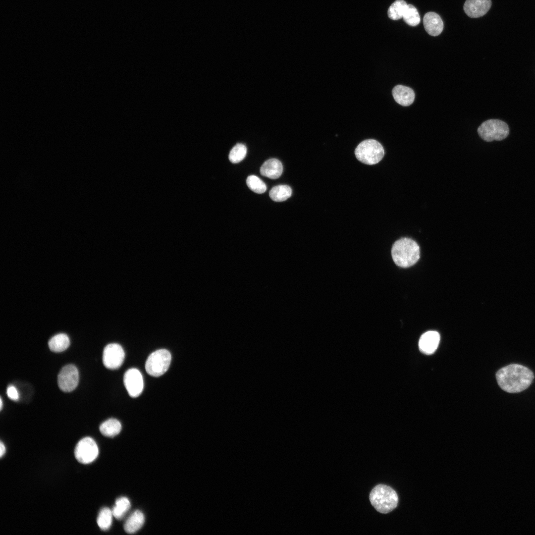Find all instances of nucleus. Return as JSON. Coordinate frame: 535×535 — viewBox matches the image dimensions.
I'll return each instance as SVG.
<instances>
[{"instance_id":"obj_14","label":"nucleus","mask_w":535,"mask_h":535,"mask_svg":"<svg viewBox=\"0 0 535 535\" xmlns=\"http://www.w3.org/2000/svg\"><path fill=\"white\" fill-rule=\"evenodd\" d=\"M392 94L396 103L402 106L411 105L415 99L413 90L410 87L402 85L395 86L392 89Z\"/></svg>"},{"instance_id":"obj_24","label":"nucleus","mask_w":535,"mask_h":535,"mask_svg":"<svg viewBox=\"0 0 535 535\" xmlns=\"http://www.w3.org/2000/svg\"><path fill=\"white\" fill-rule=\"evenodd\" d=\"M246 153V147L243 144H237L229 153V160L233 163H238L245 158Z\"/></svg>"},{"instance_id":"obj_6","label":"nucleus","mask_w":535,"mask_h":535,"mask_svg":"<svg viewBox=\"0 0 535 535\" xmlns=\"http://www.w3.org/2000/svg\"><path fill=\"white\" fill-rule=\"evenodd\" d=\"M171 360L170 353L167 350L161 349L151 353L147 358L145 364L147 373L153 376H160L168 370Z\"/></svg>"},{"instance_id":"obj_15","label":"nucleus","mask_w":535,"mask_h":535,"mask_svg":"<svg viewBox=\"0 0 535 535\" xmlns=\"http://www.w3.org/2000/svg\"><path fill=\"white\" fill-rule=\"evenodd\" d=\"M282 171V164L276 159H270L267 160L260 168V173L263 176L272 179L279 178Z\"/></svg>"},{"instance_id":"obj_16","label":"nucleus","mask_w":535,"mask_h":535,"mask_svg":"<svg viewBox=\"0 0 535 535\" xmlns=\"http://www.w3.org/2000/svg\"><path fill=\"white\" fill-rule=\"evenodd\" d=\"M145 517L140 510L134 511L127 519L124 525L125 531L128 534L137 532L143 525Z\"/></svg>"},{"instance_id":"obj_4","label":"nucleus","mask_w":535,"mask_h":535,"mask_svg":"<svg viewBox=\"0 0 535 535\" xmlns=\"http://www.w3.org/2000/svg\"><path fill=\"white\" fill-rule=\"evenodd\" d=\"M356 159L367 165H374L382 160L384 156V149L377 141L366 139L358 144L354 151Z\"/></svg>"},{"instance_id":"obj_8","label":"nucleus","mask_w":535,"mask_h":535,"mask_svg":"<svg viewBox=\"0 0 535 535\" xmlns=\"http://www.w3.org/2000/svg\"><path fill=\"white\" fill-rule=\"evenodd\" d=\"M125 353L122 347L118 344L110 343L104 348L103 362L107 369H117L122 365Z\"/></svg>"},{"instance_id":"obj_7","label":"nucleus","mask_w":535,"mask_h":535,"mask_svg":"<svg viewBox=\"0 0 535 535\" xmlns=\"http://www.w3.org/2000/svg\"><path fill=\"white\" fill-rule=\"evenodd\" d=\"M99 449L94 440L90 437L81 439L77 444L74 455L77 461L82 464L93 462L98 457Z\"/></svg>"},{"instance_id":"obj_27","label":"nucleus","mask_w":535,"mask_h":535,"mask_svg":"<svg viewBox=\"0 0 535 535\" xmlns=\"http://www.w3.org/2000/svg\"><path fill=\"white\" fill-rule=\"evenodd\" d=\"M0 457L1 458L5 452V447L2 441L0 443Z\"/></svg>"},{"instance_id":"obj_20","label":"nucleus","mask_w":535,"mask_h":535,"mask_svg":"<svg viewBox=\"0 0 535 535\" xmlns=\"http://www.w3.org/2000/svg\"><path fill=\"white\" fill-rule=\"evenodd\" d=\"M407 4L404 0H395L388 8V17L394 20L403 18Z\"/></svg>"},{"instance_id":"obj_3","label":"nucleus","mask_w":535,"mask_h":535,"mask_svg":"<svg viewBox=\"0 0 535 535\" xmlns=\"http://www.w3.org/2000/svg\"><path fill=\"white\" fill-rule=\"evenodd\" d=\"M370 500L377 511L386 514L397 506L398 497L391 487L382 484L375 486L370 493Z\"/></svg>"},{"instance_id":"obj_28","label":"nucleus","mask_w":535,"mask_h":535,"mask_svg":"<svg viewBox=\"0 0 535 535\" xmlns=\"http://www.w3.org/2000/svg\"><path fill=\"white\" fill-rule=\"evenodd\" d=\"M0 410H1L2 408V399L1 398H0Z\"/></svg>"},{"instance_id":"obj_13","label":"nucleus","mask_w":535,"mask_h":535,"mask_svg":"<svg viewBox=\"0 0 535 535\" xmlns=\"http://www.w3.org/2000/svg\"><path fill=\"white\" fill-rule=\"evenodd\" d=\"M423 23L427 32L432 36L439 35L443 29V22L441 17L434 12H428L424 15Z\"/></svg>"},{"instance_id":"obj_1","label":"nucleus","mask_w":535,"mask_h":535,"mask_svg":"<svg viewBox=\"0 0 535 535\" xmlns=\"http://www.w3.org/2000/svg\"><path fill=\"white\" fill-rule=\"evenodd\" d=\"M496 377L502 390L509 393H517L524 390L531 385L534 375L526 367L511 364L498 370Z\"/></svg>"},{"instance_id":"obj_26","label":"nucleus","mask_w":535,"mask_h":535,"mask_svg":"<svg viewBox=\"0 0 535 535\" xmlns=\"http://www.w3.org/2000/svg\"><path fill=\"white\" fill-rule=\"evenodd\" d=\"M6 393L8 398L13 401H17L19 398L18 391L13 385H10L7 387Z\"/></svg>"},{"instance_id":"obj_10","label":"nucleus","mask_w":535,"mask_h":535,"mask_svg":"<svg viewBox=\"0 0 535 535\" xmlns=\"http://www.w3.org/2000/svg\"><path fill=\"white\" fill-rule=\"evenodd\" d=\"M124 386L131 397L139 396L143 391L144 381L141 372L137 369L128 370L123 377Z\"/></svg>"},{"instance_id":"obj_5","label":"nucleus","mask_w":535,"mask_h":535,"mask_svg":"<svg viewBox=\"0 0 535 535\" xmlns=\"http://www.w3.org/2000/svg\"><path fill=\"white\" fill-rule=\"evenodd\" d=\"M478 133L483 140L489 142L506 138L509 133V129L505 122L491 119L482 123L478 128Z\"/></svg>"},{"instance_id":"obj_19","label":"nucleus","mask_w":535,"mask_h":535,"mask_svg":"<svg viewBox=\"0 0 535 535\" xmlns=\"http://www.w3.org/2000/svg\"><path fill=\"white\" fill-rule=\"evenodd\" d=\"M292 189L286 185H279L271 188L269 192V196L275 202H282L291 197Z\"/></svg>"},{"instance_id":"obj_18","label":"nucleus","mask_w":535,"mask_h":535,"mask_svg":"<svg viewBox=\"0 0 535 535\" xmlns=\"http://www.w3.org/2000/svg\"><path fill=\"white\" fill-rule=\"evenodd\" d=\"M48 344L52 351L61 352L68 347L70 344V340L66 334L59 333L52 337L50 339Z\"/></svg>"},{"instance_id":"obj_23","label":"nucleus","mask_w":535,"mask_h":535,"mask_svg":"<svg viewBox=\"0 0 535 535\" xmlns=\"http://www.w3.org/2000/svg\"><path fill=\"white\" fill-rule=\"evenodd\" d=\"M403 18L409 25L415 26L420 22V17L417 8L411 4H407Z\"/></svg>"},{"instance_id":"obj_22","label":"nucleus","mask_w":535,"mask_h":535,"mask_svg":"<svg viewBox=\"0 0 535 535\" xmlns=\"http://www.w3.org/2000/svg\"><path fill=\"white\" fill-rule=\"evenodd\" d=\"M112 512L108 508H102L98 516L97 522L100 528L104 531L107 530L112 524Z\"/></svg>"},{"instance_id":"obj_2","label":"nucleus","mask_w":535,"mask_h":535,"mask_svg":"<svg viewBox=\"0 0 535 535\" xmlns=\"http://www.w3.org/2000/svg\"><path fill=\"white\" fill-rule=\"evenodd\" d=\"M391 253L393 261L396 265L401 268H408L419 260L420 249L414 240L402 237L393 243Z\"/></svg>"},{"instance_id":"obj_9","label":"nucleus","mask_w":535,"mask_h":535,"mask_svg":"<svg viewBox=\"0 0 535 535\" xmlns=\"http://www.w3.org/2000/svg\"><path fill=\"white\" fill-rule=\"evenodd\" d=\"M79 382V373L73 365H67L62 368L58 374L57 383L59 388L69 392L75 389Z\"/></svg>"},{"instance_id":"obj_25","label":"nucleus","mask_w":535,"mask_h":535,"mask_svg":"<svg viewBox=\"0 0 535 535\" xmlns=\"http://www.w3.org/2000/svg\"><path fill=\"white\" fill-rule=\"evenodd\" d=\"M246 183L250 189L258 194L263 193L267 190L265 183L255 175L249 176L247 178Z\"/></svg>"},{"instance_id":"obj_12","label":"nucleus","mask_w":535,"mask_h":535,"mask_svg":"<svg viewBox=\"0 0 535 535\" xmlns=\"http://www.w3.org/2000/svg\"><path fill=\"white\" fill-rule=\"evenodd\" d=\"M440 341V335L436 331L424 333L419 341L420 351L426 355L433 354L437 349Z\"/></svg>"},{"instance_id":"obj_21","label":"nucleus","mask_w":535,"mask_h":535,"mask_svg":"<svg viewBox=\"0 0 535 535\" xmlns=\"http://www.w3.org/2000/svg\"><path fill=\"white\" fill-rule=\"evenodd\" d=\"M130 502L126 497H121L115 501L112 512L113 516L117 519H121L130 508Z\"/></svg>"},{"instance_id":"obj_11","label":"nucleus","mask_w":535,"mask_h":535,"mask_svg":"<svg viewBox=\"0 0 535 535\" xmlns=\"http://www.w3.org/2000/svg\"><path fill=\"white\" fill-rule=\"evenodd\" d=\"M491 6V0H466L464 10L470 17L478 18L485 14Z\"/></svg>"},{"instance_id":"obj_17","label":"nucleus","mask_w":535,"mask_h":535,"mask_svg":"<svg viewBox=\"0 0 535 535\" xmlns=\"http://www.w3.org/2000/svg\"><path fill=\"white\" fill-rule=\"evenodd\" d=\"M121 429V423L118 420L113 418L106 420L100 426V430L102 434L110 437L117 435L120 432Z\"/></svg>"}]
</instances>
